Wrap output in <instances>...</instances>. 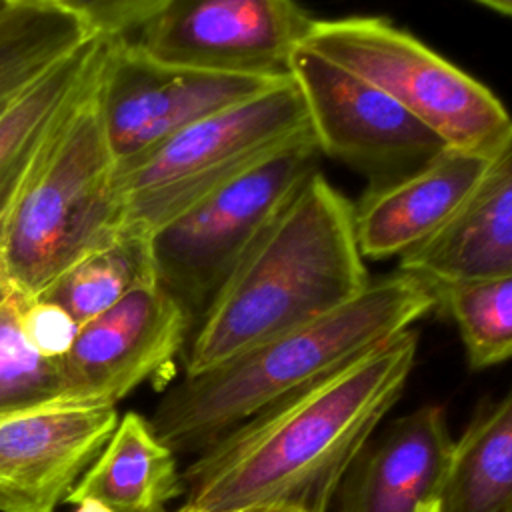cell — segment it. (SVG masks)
Instances as JSON below:
<instances>
[{"mask_svg":"<svg viewBox=\"0 0 512 512\" xmlns=\"http://www.w3.org/2000/svg\"><path fill=\"white\" fill-rule=\"evenodd\" d=\"M416 350L418 332L408 328L232 428L184 470L186 498L174 512H326L400 398Z\"/></svg>","mask_w":512,"mask_h":512,"instance_id":"obj_1","label":"cell"},{"mask_svg":"<svg viewBox=\"0 0 512 512\" xmlns=\"http://www.w3.org/2000/svg\"><path fill=\"white\" fill-rule=\"evenodd\" d=\"M434 308L436 288L398 268L334 310L184 376L164 394L150 426L174 454H202L266 406L350 364Z\"/></svg>","mask_w":512,"mask_h":512,"instance_id":"obj_2","label":"cell"},{"mask_svg":"<svg viewBox=\"0 0 512 512\" xmlns=\"http://www.w3.org/2000/svg\"><path fill=\"white\" fill-rule=\"evenodd\" d=\"M370 280L356 242L354 206L318 170L210 304L194 330L186 376L334 310Z\"/></svg>","mask_w":512,"mask_h":512,"instance_id":"obj_3","label":"cell"},{"mask_svg":"<svg viewBox=\"0 0 512 512\" xmlns=\"http://www.w3.org/2000/svg\"><path fill=\"white\" fill-rule=\"evenodd\" d=\"M100 74L56 130L0 228V266L24 298L44 294L66 268L124 226L118 164L100 110Z\"/></svg>","mask_w":512,"mask_h":512,"instance_id":"obj_4","label":"cell"},{"mask_svg":"<svg viewBox=\"0 0 512 512\" xmlns=\"http://www.w3.org/2000/svg\"><path fill=\"white\" fill-rule=\"evenodd\" d=\"M314 136L292 78L190 124L116 174L124 224L150 234L280 150Z\"/></svg>","mask_w":512,"mask_h":512,"instance_id":"obj_5","label":"cell"},{"mask_svg":"<svg viewBox=\"0 0 512 512\" xmlns=\"http://www.w3.org/2000/svg\"><path fill=\"white\" fill-rule=\"evenodd\" d=\"M302 46L382 90L450 148L488 156L512 126L488 86L388 18H314Z\"/></svg>","mask_w":512,"mask_h":512,"instance_id":"obj_6","label":"cell"},{"mask_svg":"<svg viewBox=\"0 0 512 512\" xmlns=\"http://www.w3.org/2000/svg\"><path fill=\"white\" fill-rule=\"evenodd\" d=\"M318 164L316 138L308 136L152 232L156 282L182 306L194 330L248 250L318 172Z\"/></svg>","mask_w":512,"mask_h":512,"instance_id":"obj_7","label":"cell"},{"mask_svg":"<svg viewBox=\"0 0 512 512\" xmlns=\"http://www.w3.org/2000/svg\"><path fill=\"white\" fill-rule=\"evenodd\" d=\"M312 20L296 0H170L124 38L160 64L286 80Z\"/></svg>","mask_w":512,"mask_h":512,"instance_id":"obj_8","label":"cell"},{"mask_svg":"<svg viewBox=\"0 0 512 512\" xmlns=\"http://www.w3.org/2000/svg\"><path fill=\"white\" fill-rule=\"evenodd\" d=\"M320 154L380 184L450 148L432 128L376 86L300 46L290 64Z\"/></svg>","mask_w":512,"mask_h":512,"instance_id":"obj_9","label":"cell"},{"mask_svg":"<svg viewBox=\"0 0 512 512\" xmlns=\"http://www.w3.org/2000/svg\"><path fill=\"white\" fill-rule=\"evenodd\" d=\"M288 80V78H286ZM282 80L196 72L160 64L128 38L112 36L98 94L118 168L158 148L200 118Z\"/></svg>","mask_w":512,"mask_h":512,"instance_id":"obj_10","label":"cell"},{"mask_svg":"<svg viewBox=\"0 0 512 512\" xmlns=\"http://www.w3.org/2000/svg\"><path fill=\"white\" fill-rule=\"evenodd\" d=\"M190 332V318L158 282L132 290L80 324L70 352L62 358L74 402L114 406L168 366Z\"/></svg>","mask_w":512,"mask_h":512,"instance_id":"obj_11","label":"cell"},{"mask_svg":"<svg viewBox=\"0 0 512 512\" xmlns=\"http://www.w3.org/2000/svg\"><path fill=\"white\" fill-rule=\"evenodd\" d=\"M116 426V406L102 404H58L0 418V512H54Z\"/></svg>","mask_w":512,"mask_h":512,"instance_id":"obj_12","label":"cell"},{"mask_svg":"<svg viewBox=\"0 0 512 512\" xmlns=\"http://www.w3.org/2000/svg\"><path fill=\"white\" fill-rule=\"evenodd\" d=\"M398 268L432 286L512 274V126L456 212Z\"/></svg>","mask_w":512,"mask_h":512,"instance_id":"obj_13","label":"cell"},{"mask_svg":"<svg viewBox=\"0 0 512 512\" xmlns=\"http://www.w3.org/2000/svg\"><path fill=\"white\" fill-rule=\"evenodd\" d=\"M488 156L446 148L410 174L368 184L352 204L364 260L402 258L424 244L462 204Z\"/></svg>","mask_w":512,"mask_h":512,"instance_id":"obj_14","label":"cell"},{"mask_svg":"<svg viewBox=\"0 0 512 512\" xmlns=\"http://www.w3.org/2000/svg\"><path fill=\"white\" fill-rule=\"evenodd\" d=\"M452 442L438 404L396 418L346 472L334 512H418L438 498Z\"/></svg>","mask_w":512,"mask_h":512,"instance_id":"obj_15","label":"cell"},{"mask_svg":"<svg viewBox=\"0 0 512 512\" xmlns=\"http://www.w3.org/2000/svg\"><path fill=\"white\" fill-rule=\"evenodd\" d=\"M112 36H90L0 112V228L56 130L98 78Z\"/></svg>","mask_w":512,"mask_h":512,"instance_id":"obj_16","label":"cell"},{"mask_svg":"<svg viewBox=\"0 0 512 512\" xmlns=\"http://www.w3.org/2000/svg\"><path fill=\"white\" fill-rule=\"evenodd\" d=\"M182 490L174 452L156 436L150 420L128 412L66 502L96 500L110 512H166Z\"/></svg>","mask_w":512,"mask_h":512,"instance_id":"obj_17","label":"cell"},{"mask_svg":"<svg viewBox=\"0 0 512 512\" xmlns=\"http://www.w3.org/2000/svg\"><path fill=\"white\" fill-rule=\"evenodd\" d=\"M438 512H512V386L452 442Z\"/></svg>","mask_w":512,"mask_h":512,"instance_id":"obj_18","label":"cell"},{"mask_svg":"<svg viewBox=\"0 0 512 512\" xmlns=\"http://www.w3.org/2000/svg\"><path fill=\"white\" fill-rule=\"evenodd\" d=\"M152 234L136 224H124L108 242L86 252L66 268L38 298L64 308L84 324L136 288L156 284Z\"/></svg>","mask_w":512,"mask_h":512,"instance_id":"obj_19","label":"cell"},{"mask_svg":"<svg viewBox=\"0 0 512 512\" xmlns=\"http://www.w3.org/2000/svg\"><path fill=\"white\" fill-rule=\"evenodd\" d=\"M90 36L60 4H14L0 20V112Z\"/></svg>","mask_w":512,"mask_h":512,"instance_id":"obj_20","label":"cell"},{"mask_svg":"<svg viewBox=\"0 0 512 512\" xmlns=\"http://www.w3.org/2000/svg\"><path fill=\"white\" fill-rule=\"evenodd\" d=\"M434 288L436 308L456 324L470 368L512 358V274Z\"/></svg>","mask_w":512,"mask_h":512,"instance_id":"obj_21","label":"cell"},{"mask_svg":"<svg viewBox=\"0 0 512 512\" xmlns=\"http://www.w3.org/2000/svg\"><path fill=\"white\" fill-rule=\"evenodd\" d=\"M14 294L0 308V418L58 404H76L62 358H46L26 340Z\"/></svg>","mask_w":512,"mask_h":512,"instance_id":"obj_22","label":"cell"},{"mask_svg":"<svg viewBox=\"0 0 512 512\" xmlns=\"http://www.w3.org/2000/svg\"><path fill=\"white\" fill-rule=\"evenodd\" d=\"M170 0H60L92 34L130 36Z\"/></svg>","mask_w":512,"mask_h":512,"instance_id":"obj_23","label":"cell"},{"mask_svg":"<svg viewBox=\"0 0 512 512\" xmlns=\"http://www.w3.org/2000/svg\"><path fill=\"white\" fill-rule=\"evenodd\" d=\"M26 340L46 358H64L80 330V324L58 304L44 298H26L20 310Z\"/></svg>","mask_w":512,"mask_h":512,"instance_id":"obj_24","label":"cell"},{"mask_svg":"<svg viewBox=\"0 0 512 512\" xmlns=\"http://www.w3.org/2000/svg\"><path fill=\"white\" fill-rule=\"evenodd\" d=\"M230 512H304V510L290 508V506H248V508H238Z\"/></svg>","mask_w":512,"mask_h":512,"instance_id":"obj_25","label":"cell"},{"mask_svg":"<svg viewBox=\"0 0 512 512\" xmlns=\"http://www.w3.org/2000/svg\"><path fill=\"white\" fill-rule=\"evenodd\" d=\"M14 294H16V292H14L12 284L8 282V278H6V274H4V270H2V266H0V308H2Z\"/></svg>","mask_w":512,"mask_h":512,"instance_id":"obj_26","label":"cell"},{"mask_svg":"<svg viewBox=\"0 0 512 512\" xmlns=\"http://www.w3.org/2000/svg\"><path fill=\"white\" fill-rule=\"evenodd\" d=\"M500 14H506V16H512V0H476Z\"/></svg>","mask_w":512,"mask_h":512,"instance_id":"obj_27","label":"cell"},{"mask_svg":"<svg viewBox=\"0 0 512 512\" xmlns=\"http://www.w3.org/2000/svg\"><path fill=\"white\" fill-rule=\"evenodd\" d=\"M78 508L74 512H110L104 504L96 502V500H82L76 504Z\"/></svg>","mask_w":512,"mask_h":512,"instance_id":"obj_28","label":"cell"},{"mask_svg":"<svg viewBox=\"0 0 512 512\" xmlns=\"http://www.w3.org/2000/svg\"><path fill=\"white\" fill-rule=\"evenodd\" d=\"M14 4H60V0H12Z\"/></svg>","mask_w":512,"mask_h":512,"instance_id":"obj_29","label":"cell"},{"mask_svg":"<svg viewBox=\"0 0 512 512\" xmlns=\"http://www.w3.org/2000/svg\"><path fill=\"white\" fill-rule=\"evenodd\" d=\"M14 6L12 0H0V20L8 14V10Z\"/></svg>","mask_w":512,"mask_h":512,"instance_id":"obj_30","label":"cell"},{"mask_svg":"<svg viewBox=\"0 0 512 512\" xmlns=\"http://www.w3.org/2000/svg\"><path fill=\"white\" fill-rule=\"evenodd\" d=\"M418 512H438V502H436V500H430V502H426L424 506H420Z\"/></svg>","mask_w":512,"mask_h":512,"instance_id":"obj_31","label":"cell"}]
</instances>
